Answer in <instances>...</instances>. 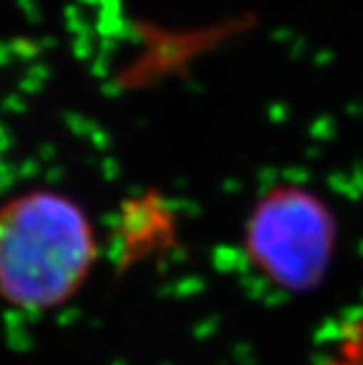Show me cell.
Returning <instances> with one entry per match:
<instances>
[{
	"mask_svg": "<svg viewBox=\"0 0 363 365\" xmlns=\"http://www.w3.org/2000/svg\"><path fill=\"white\" fill-rule=\"evenodd\" d=\"M326 365H363V317L346 326Z\"/></svg>",
	"mask_w": 363,
	"mask_h": 365,
	"instance_id": "obj_3",
	"label": "cell"
},
{
	"mask_svg": "<svg viewBox=\"0 0 363 365\" xmlns=\"http://www.w3.org/2000/svg\"><path fill=\"white\" fill-rule=\"evenodd\" d=\"M339 225L324 199L298 184L262 192L243 225V250L252 267L289 293H311L331 272Z\"/></svg>",
	"mask_w": 363,
	"mask_h": 365,
	"instance_id": "obj_2",
	"label": "cell"
},
{
	"mask_svg": "<svg viewBox=\"0 0 363 365\" xmlns=\"http://www.w3.org/2000/svg\"><path fill=\"white\" fill-rule=\"evenodd\" d=\"M98 256L92 219L73 197L33 188L0 206V297L53 311L88 282Z\"/></svg>",
	"mask_w": 363,
	"mask_h": 365,
	"instance_id": "obj_1",
	"label": "cell"
}]
</instances>
